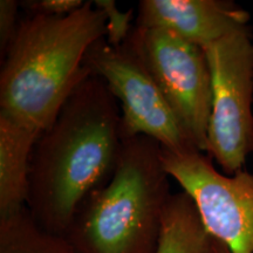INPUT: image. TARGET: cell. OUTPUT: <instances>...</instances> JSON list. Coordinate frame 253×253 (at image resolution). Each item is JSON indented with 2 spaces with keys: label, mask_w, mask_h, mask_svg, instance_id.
I'll list each match as a JSON object with an SVG mask.
<instances>
[{
  "label": "cell",
  "mask_w": 253,
  "mask_h": 253,
  "mask_svg": "<svg viewBox=\"0 0 253 253\" xmlns=\"http://www.w3.org/2000/svg\"><path fill=\"white\" fill-rule=\"evenodd\" d=\"M122 142L119 101L90 75L34 145L26 208L41 229L66 236L82 202L110 181Z\"/></svg>",
  "instance_id": "1"
},
{
  "label": "cell",
  "mask_w": 253,
  "mask_h": 253,
  "mask_svg": "<svg viewBox=\"0 0 253 253\" xmlns=\"http://www.w3.org/2000/svg\"><path fill=\"white\" fill-rule=\"evenodd\" d=\"M106 37V17L93 1L63 17L27 14L1 56L0 115L40 134L82 81L88 49Z\"/></svg>",
  "instance_id": "2"
},
{
  "label": "cell",
  "mask_w": 253,
  "mask_h": 253,
  "mask_svg": "<svg viewBox=\"0 0 253 253\" xmlns=\"http://www.w3.org/2000/svg\"><path fill=\"white\" fill-rule=\"evenodd\" d=\"M170 178L157 141L123 138L112 178L82 202L65 238L78 253H156Z\"/></svg>",
  "instance_id": "3"
},
{
  "label": "cell",
  "mask_w": 253,
  "mask_h": 253,
  "mask_svg": "<svg viewBox=\"0 0 253 253\" xmlns=\"http://www.w3.org/2000/svg\"><path fill=\"white\" fill-rule=\"evenodd\" d=\"M211 74L212 109L207 155L225 175L242 171L253 153V39L251 27L203 47Z\"/></svg>",
  "instance_id": "4"
},
{
  "label": "cell",
  "mask_w": 253,
  "mask_h": 253,
  "mask_svg": "<svg viewBox=\"0 0 253 253\" xmlns=\"http://www.w3.org/2000/svg\"><path fill=\"white\" fill-rule=\"evenodd\" d=\"M125 42L143 61L196 148L207 154L212 84L204 49L170 32L135 24Z\"/></svg>",
  "instance_id": "5"
},
{
  "label": "cell",
  "mask_w": 253,
  "mask_h": 253,
  "mask_svg": "<svg viewBox=\"0 0 253 253\" xmlns=\"http://www.w3.org/2000/svg\"><path fill=\"white\" fill-rule=\"evenodd\" d=\"M84 66L106 82L121 108L122 138L147 136L173 153L198 150L168 104L140 56L130 47L101 39L88 49Z\"/></svg>",
  "instance_id": "6"
},
{
  "label": "cell",
  "mask_w": 253,
  "mask_h": 253,
  "mask_svg": "<svg viewBox=\"0 0 253 253\" xmlns=\"http://www.w3.org/2000/svg\"><path fill=\"white\" fill-rule=\"evenodd\" d=\"M171 178L195 202L205 229L231 253H253V175L218 171L199 150L173 153L163 149Z\"/></svg>",
  "instance_id": "7"
},
{
  "label": "cell",
  "mask_w": 253,
  "mask_h": 253,
  "mask_svg": "<svg viewBox=\"0 0 253 253\" xmlns=\"http://www.w3.org/2000/svg\"><path fill=\"white\" fill-rule=\"evenodd\" d=\"M250 14L224 0H141L136 26L157 28L199 47L249 27Z\"/></svg>",
  "instance_id": "8"
},
{
  "label": "cell",
  "mask_w": 253,
  "mask_h": 253,
  "mask_svg": "<svg viewBox=\"0 0 253 253\" xmlns=\"http://www.w3.org/2000/svg\"><path fill=\"white\" fill-rule=\"evenodd\" d=\"M40 132L0 115V218L26 208L31 158Z\"/></svg>",
  "instance_id": "9"
},
{
  "label": "cell",
  "mask_w": 253,
  "mask_h": 253,
  "mask_svg": "<svg viewBox=\"0 0 253 253\" xmlns=\"http://www.w3.org/2000/svg\"><path fill=\"white\" fill-rule=\"evenodd\" d=\"M156 253H217L195 202L183 190L170 196Z\"/></svg>",
  "instance_id": "10"
},
{
  "label": "cell",
  "mask_w": 253,
  "mask_h": 253,
  "mask_svg": "<svg viewBox=\"0 0 253 253\" xmlns=\"http://www.w3.org/2000/svg\"><path fill=\"white\" fill-rule=\"evenodd\" d=\"M0 253H78L62 236L42 230L27 208L0 218Z\"/></svg>",
  "instance_id": "11"
},
{
  "label": "cell",
  "mask_w": 253,
  "mask_h": 253,
  "mask_svg": "<svg viewBox=\"0 0 253 253\" xmlns=\"http://www.w3.org/2000/svg\"><path fill=\"white\" fill-rule=\"evenodd\" d=\"M94 6L103 12L106 17V37L104 39L109 45L119 47L129 37L134 27L131 24L134 18L132 8L128 11H121L114 0H94Z\"/></svg>",
  "instance_id": "12"
},
{
  "label": "cell",
  "mask_w": 253,
  "mask_h": 253,
  "mask_svg": "<svg viewBox=\"0 0 253 253\" xmlns=\"http://www.w3.org/2000/svg\"><path fill=\"white\" fill-rule=\"evenodd\" d=\"M82 0H30L21 2L27 14H42L48 17H63L84 6Z\"/></svg>",
  "instance_id": "13"
},
{
  "label": "cell",
  "mask_w": 253,
  "mask_h": 253,
  "mask_svg": "<svg viewBox=\"0 0 253 253\" xmlns=\"http://www.w3.org/2000/svg\"><path fill=\"white\" fill-rule=\"evenodd\" d=\"M19 7H21V4L15 0L0 1V52H1V56L5 54L20 24Z\"/></svg>",
  "instance_id": "14"
},
{
  "label": "cell",
  "mask_w": 253,
  "mask_h": 253,
  "mask_svg": "<svg viewBox=\"0 0 253 253\" xmlns=\"http://www.w3.org/2000/svg\"><path fill=\"white\" fill-rule=\"evenodd\" d=\"M214 246H216L217 253H231L229 251V249H227L225 245L221 244L220 242H218V240H216V239H214Z\"/></svg>",
  "instance_id": "15"
}]
</instances>
